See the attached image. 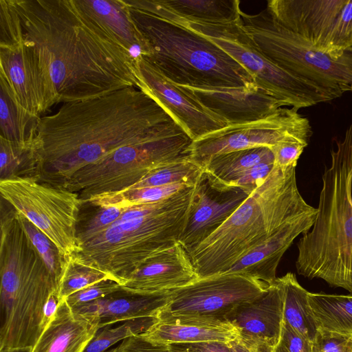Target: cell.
I'll list each match as a JSON object with an SVG mask.
<instances>
[{"mask_svg":"<svg viewBox=\"0 0 352 352\" xmlns=\"http://www.w3.org/2000/svg\"><path fill=\"white\" fill-rule=\"evenodd\" d=\"M182 129L136 87L63 103L55 113L38 120L32 140L36 180L63 187L77 172L120 148Z\"/></svg>","mask_w":352,"mask_h":352,"instance_id":"1","label":"cell"},{"mask_svg":"<svg viewBox=\"0 0 352 352\" xmlns=\"http://www.w3.org/2000/svg\"><path fill=\"white\" fill-rule=\"evenodd\" d=\"M58 103L138 89L136 63L76 0H10Z\"/></svg>","mask_w":352,"mask_h":352,"instance_id":"2","label":"cell"},{"mask_svg":"<svg viewBox=\"0 0 352 352\" xmlns=\"http://www.w3.org/2000/svg\"><path fill=\"white\" fill-rule=\"evenodd\" d=\"M195 185L170 198L131 206L94 232H78V261L108 274L121 286L149 258L177 243L185 226Z\"/></svg>","mask_w":352,"mask_h":352,"instance_id":"3","label":"cell"},{"mask_svg":"<svg viewBox=\"0 0 352 352\" xmlns=\"http://www.w3.org/2000/svg\"><path fill=\"white\" fill-rule=\"evenodd\" d=\"M296 167L274 165L226 221L188 254L199 278L226 272L283 224L314 208L298 190Z\"/></svg>","mask_w":352,"mask_h":352,"instance_id":"4","label":"cell"},{"mask_svg":"<svg viewBox=\"0 0 352 352\" xmlns=\"http://www.w3.org/2000/svg\"><path fill=\"white\" fill-rule=\"evenodd\" d=\"M322 183L314 224L298 243L296 267L352 295V124L331 149Z\"/></svg>","mask_w":352,"mask_h":352,"instance_id":"5","label":"cell"},{"mask_svg":"<svg viewBox=\"0 0 352 352\" xmlns=\"http://www.w3.org/2000/svg\"><path fill=\"white\" fill-rule=\"evenodd\" d=\"M0 349L34 346L43 309L59 284L32 243L16 211L1 210Z\"/></svg>","mask_w":352,"mask_h":352,"instance_id":"6","label":"cell"},{"mask_svg":"<svg viewBox=\"0 0 352 352\" xmlns=\"http://www.w3.org/2000/svg\"><path fill=\"white\" fill-rule=\"evenodd\" d=\"M129 9L151 50L144 58L173 83L194 87L256 83L242 65L208 38L179 23Z\"/></svg>","mask_w":352,"mask_h":352,"instance_id":"7","label":"cell"},{"mask_svg":"<svg viewBox=\"0 0 352 352\" xmlns=\"http://www.w3.org/2000/svg\"><path fill=\"white\" fill-rule=\"evenodd\" d=\"M241 19L258 49L279 67L339 98L352 91V47L333 58L280 25L267 8L256 14L241 11Z\"/></svg>","mask_w":352,"mask_h":352,"instance_id":"8","label":"cell"},{"mask_svg":"<svg viewBox=\"0 0 352 352\" xmlns=\"http://www.w3.org/2000/svg\"><path fill=\"white\" fill-rule=\"evenodd\" d=\"M192 140L184 130L120 148L77 172L63 186L82 201L129 188L153 170L190 157Z\"/></svg>","mask_w":352,"mask_h":352,"instance_id":"9","label":"cell"},{"mask_svg":"<svg viewBox=\"0 0 352 352\" xmlns=\"http://www.w3.org/2000/svg\"><path fill=\"white\" fill-rule=\"evenodd\" d=\"M208 38L224 50L253 77L256 84L286 106L297 110L339 98L311 81L279 67L256 47L241 19L225 24L177 23Z\"/></svg>","mask_w":352,"mask_h":352,"instance_id":"10","label":"cell"},{"mask_svg":"<svg viewBox=\"0 0 352 352\" xmlns=\"http://www.w3.org/2000/svg\"><path fill=\"white\" fill-rule=\"evenodd\" d=\"M1 197L32 223L67 261L81 251L77 221L83 203L78 194L31 178L0 180Z\"/></svg>","mask_w":352,"mask_h":352,"instance_id":"11","label":"cell"},{"mask_svg":"<svg viewBox=\"0 0 352 352\" xmlns=\"http://www.w3.org/2000/svg\"><path fill=\"white\" fill-rule=\"evenodd\" d=\"M267 8L283 27L333 58L352 47V0H270Z\"/></svg>","mask_w":352,"mask_h":352,"instance_id":"12","label":"cell"},{"mask_svg":"<svg viewBox=\"0 0 352 352\" xmlns=\"http://www.w3.org/2000/svg\"><path fill=\"white\" fill-rule=\"evenodd\" d=\"M294 108L282 107L274 114L254 122L228 125L192 141L190 159L202 166L210 157L257 146H272L297 140L309 144L312 135L309 120Z\"/></svg>","mask_w":352,"mask_h":352,"instance_id":"13","label":"cell"},{"mask_svg":"<svg viewBox=\"0 0 352 352\" xmlns=\"http://www.w3.org/2000/svg\"><path fill=\"white\" fill-rule=\"evenodd\" d=\"M270 285L236 273L201 278L170 292L157 318L178 316L225 320L238 305L261 295Z\"/></svg>","mask_w":352,"mask_h":352,"instance_id":"14","label":"cell"},{"mask_svg":"<svg viewBox=\"0 0 352 352\" xmlns=\"http://www.w3.org/2000/svg\"><path fill=\"white\" fill-rule=\"evenodd\" d=\"M250 192L219 182L203 170L195 184L185 226L178 243L189 254L236 210Z\"/></svg>","mask_w":352,"mask_h":352,"instance_id":"15","label":"cell"},{"mask_svg":"<svg viewBox=\"0 0 352 352\" xmlns=\"http://www.w3.org/2000/svg\"><path fill=\"white\" fill-rule=\"evenodd\" d=\"M0 78L7 82L18 104L33 116L41 117L58 103L52 79L24 45L22 30L12 41L0 43Z\"/></svg>","mask_w":352,"mask_h":352,"instance_id":"16","label":"cell"},{"mask_svg":"<svg viewBox=\"0 0 352 352\" xmlns=\"http://www.w3.org/2000/svg\"><path fill=\"white\" fill-rule=\"evenodd\" d=\"M136 69L138 89L159 103L192 141L228 125L144 58L136 63Z\"/></svg>","mask_w":352,"mask_h":352,"instance_id":"17","label":"cell"},{"mask_svg":"<svg viewBox=\"0 0 352 352\" xmlns=\"http://www.w3.org/2000/svg\"><path fill=\"white\" fill-rule=\"evenodd\" d=\"M181 87L228 125L259 120L286 106L256 83L239 87Z\"/></svg>","mask_w":352,"mask_h":352,"instance_id":"18","label":"cell"},{"mask_svg":"<svg viewBox=\"0 0 352 352\" xmlns=\"http://www.w3.org/2000/svg\"><path fill=\"white\" fill-rule=\"evenodd\" d=\"M284 292L279 278L258 297L236 306L226 317L246 346L277 344L283 322Z\"/></svg>","mask_w":352,"mask_h":352,"instance_id":"19","label":"cell"},{"mask_svg":"<svg viewBox=\"0 0 352 352\" xmlns=\"http://www.w3.org/2000/svg\"><path fill=\"white\" fill-rule=\"evenodd\" d=\"M199 279L190 256L177 243L149 258L121 286L140 294H160L184 287Z\"/></svg>","mask_w":352,"mask_h":352,"instance_id":"20","label":"cell"},{"mask_svg":"<svg viewBox=\"0 0 352 352\" xmlns=\"http://www.w3.org/2000/svg\"><path fill=\"white\" fill-rule=\"evenodd\" d=\"M316 214L317 208H314L287 221L226 272L243 274L267 285L272 284L276 279V270L284 253L298 235L311 229Z\"/></svg>","mask_w":352,"mask_h":352,"instance_id":"21","label":"cell"},{"mask_svg":"<svg viewBox=\"0 0 352 352\" xmlns=\"http://www.w3.org/2000/svg\"><path fill=\"white\" fill-rule=\"evenodd\" d=\"M170 292L140 294L121 288L104 298L71 307L76 314L100 329L120 321L157 318L169 301Z\"/></svg>","mask_w":352,"mask_h":352,"instance_id":"22","label":"cell"},{"mask_svg":"<svg viewBox=\"0 0 352 352\" xmlns=\"http://www.w3.org/2000/svg\"><path fill=\"white\" fill-rule=\"evenodd\" d=\"M138 9L175 22L225 24L241 19L238 0H122Z\"/></svg>","mask_w":352,"mask_h":352,"instance_id":"23","label":"cell"},{"mask_svg":"<svg viewBox=\"0 0 352 352\" xmlns=\"http://www.w3.org/2000/svg\"><path fill=\"white\" fill-rule=\"evenodd\" d=\"M157 321L140 334L148 341L160 345L219 341L228 343L239 336L236 329L226 320L169 316Z\"/></svg>","mask_w":352,"mask_h":352,"instance_id":"24","label":"cell"},{"mask_svg":"<svg viewBox=\"0 0 352 352\" xmlns=\"http://www.w3.org/2000/svg\"><path fill=\"white\" fill-rule=\"evenodd\" d=\"M76 1L85 11L98 21L135 63L150 56V46L122 0Z\"/></svg>","mask_w":352,"mask_h":352,"instance_id":"25","label":"cell"},{"mask_svg":"<svg viewBox=\"0 0 352 352\" xmlns=\"http://www.w3.org/2000/svg\"><path fill=\"white\" fill-rule=\"evenodd\" d=\"M99 329L97 325L76 314L66 298L61 299L32 352H85Z\"/></svg>","mask_w":352,"mask_h":352,"instance_id":"26","label":"cell"},{"mask_svg":"<svg viewBox=\"0 0 352 352\" xmlns=\"http://www.w3.org/2000/svg\"><path fill=\"white\" fill-rule=\"evenodd\" d=\"M317 330L352 336V295L308 294Z\"/></svg>","mask_w":352,"mask_h":352,"instance_id":"27","label":"cell"},{"mask_svg":"<svg viewBox=\"0 0 352 352\" xmlns=\"http://www.w3.org/2000/svg\"><path fill=\"white\" fill-rule=\"evenodd\" d=\"M279 279L284 292L283 322L312 342L317 327L309 302V292L299 284L292 272Z\"/></svg>","mask_w":352,"mask_h":352,"instance_id":"28","label":"cell"},{"mask_svg":"<svg viewBox=\"0 0 352 352\" xmlns=\"http://www.w3.org/2000/svg\"><path fill=\"white\" fill-rule=\"evenodd\" d=\"M262 162H274L270 146H257L214 155L202 165L210 175L226 184H230L248 168Z\"/></svg>","mask_w":352,"mask_h":352,"instance_id":"29","label":"cell"},{"mask_svg":"<svg viewBox=\"0 0 352 352\" xmlns=\"http://www.w3.org/2000/svg\"><path fill=\"white\" fill-rule=\"evenodd\" d=\"M40 118L22 109L7 82L0 78V137L18 143L32 141Z\"/></svg>","mask_w":352,"mask_h":352,"instance_id":"30","label":"cell"},{"mask_svg":"<svg viewBox=\"0 0 352 352\" xmlns=\"http://www.w3.org/2000/svg\"><path fill=\"white\" fill-rule=\"evenodd\" d=\"M32 140L18 143L0 137L1 179H35L36 163Z\"/></svg>","mask_w":352,"mask_h":352,"instance_id":"31","label":"cell"},{"mask_svg":"<svg viewBox=\"0 0 352 352\" xmlns=\"http://www.w3.org/2000/svg\"><path fill=\"white\" fill-rule=\"evenodd\" d=\"M203 170L204 168L190 157L185 158L153 170L139 182L122 191L177 183L195 185Z\"/></svg>","mask_w":352,"mask_h":352,"instance_id":"32","label":"cell"},{"mask_svg":"<svg viewBox=\"0 0 352 352\" xmlns=\"http://www.w3.org/2000/svg\"><path fill=\"white\" fill-rule=\"evenodd\" d=\"M106 280H114L103 271L71 256L66 263L60 280L59 297L60 300L67 298L85 287Z\"/></svg>","mask_w":352,"mask_h":352,"instance_id":"33","label":"cell"},{"mask_svg":"<svg viewBox=\"0 0 352 352\" xmlns=\"http://www.w3.org/2000/svg\"><path fill=\"white\" fill-rule=\"evenodd\" d=\"M17 214L32 243L45 263L50 274L60 286L67 261L61 255L57 247L45 234L25 217L18 212Z\"/></svg>","mask_w":352,"mask_h":352,"instance_id":"34","label":"cell"},{"mask_svg":"<svg viewBox=\"0 0 352 352\" xmlns=\"http://www.w3.org/2000/svg\"><path fill=\"white\" fill-rule=\"evenodd\" d=\"M157 321L155 317L137 318L113 329H104L95 335L85 352H104L120 340L144 333Z\"/></svg>","mask_w":352,"mask_h":352,"instance_id":"35","label":"cell"},{"mask_svg":"<svg viewBox=\"0 0 352 352\" xmlns=\"http://www.w3.org/2000/svg\"><path fill=\"white\" fill-rule=\"evenodd\" d=\"M121 288V285L118 282L106 280L85 287L69 296L66 300L72 307L104 298Z\"/></svg>","mask_w":352,"mask_h":352,"instance_id":"36","label":"cell"},{"mask_svg":"<svg viewBox=\"0 0 352 352\" xmlns=\"http://www.w3.org/2000/svg\"><path fill=\"white\" fill-rule=\"evenodd\" d=\"M312 352H352V336L317 330Z\"/></svg>","mask_w":352,"mask_h":352,"instance_id":"37","label":"cell"},{"mask_svg":"<svg viewBox=\"0 0 352 352\" xmlns=\"http://www.w3.org/2000/svg\"><path fill=\"white\" fill-rule=\"evenodd\" d=\"M307 145L300 141L289 140L270 146L274 157V165L279 167L296 166L300 156Z\"/></svg>","mask_w":352,"mask_h":352,"instance_id":"38","label":"cell"},{"mask_svg":"<svg viewBox=\"0 0 352 352\" xmlns=\"http://www.w3.org/2000/svg\"><path fill=\"white\" fill-rule=\"evenodd\" d=\"M274 352H312L311 342L283 322Z\"/></svg>","mask_w":352,"mask_h":352,"instance_id":"39","label":"cell"},{"mask_svg":"<svg viewBox=\"0 0 352 352\" xmlns=\"http://www.w3.org/2000/svg\"><path fill=\"white\" fill-rule=\"evenodd\" d=\"M274 167V162L258 164L241 173L230 184L252 192L263 183Z\"/></svg>","mask_w":352,"mask_h":352,"instance_id":"40","label":"cell"},{"mask_svg":"<svg viewBox=\"0 0 352 352\" xmlns=\"http://www.w3.org/2000/svg\"><path fill=\"white\" fill-rule=\"evenodd\" d=\"M116 352H178L168 345L153 344L141 335L126 338L115 349Z\"/></svg>","mask_w":352,"mask_h":352,"instance_id":"41","label":"cell"},{"mask_svg":"<svg viewBox=\"0 0 352 352\" xmlns=\"http://www.w3.org/2000/svg\"><path fill=\"white\" fill-rule=\"evenodd\" d=\"M101 210L85 226L82 231L78 232L91 233L104 228L120 218L126 208L120 206H109Z\"/></svg>","mask_w":352,"mask_h":352,"instance_id":"42","label":"cell"},{"mask_svg":"<svg viewBox=\"0 0 352 352\" xmlns=\"http://www.w3.org/2000/svg\"><path fill=\"white\" fill-rule=\"evenodd\" d=\"M168 346L178 352H231L228 343L219 341L174 343Z\"/></svg>","mask_w":352,"mask_h":352,"instance_id":"43","label":"cell"},{"mask_svg":"<svg viewBox=\"0 0 352 352\" xmlns=\"http://www.w3.org/2000/svg\"><path fill=\"white\" fill-rule=\"evenodd\" d=\"M60 301V298L59 297L58 292H54L49 296L43 309V316L42 321L43 331L45 329V327L48 324V323L52 320V319L54 316L57 311Z\"/></svg>","mask_w":352,"mask_h":352,"instance_id":"44","label":"cell"},{"mask_svg":"<svg viewBox=\"0 0 352 352\" xmlns=\"http://www.w3.org/2000/svg\"><path fill=\"white\" fill-rule=\"evenodd\" d=\"M231 352H274V348L263 346H246L236 338L228 342Z\"/></svg>","mask_w":352,"mask_h":352,"instance_id":"45","label":"cell"},{"mask_svg":"<svg viewBox=\"0 0 352 352\" xmlns=\"http://www.w3.org/2000/svg\"><path fill=\"white\" fill-rule=\"evenodd\" d=\"M32 346L9 347L0 349V352H32Z\"/></svg>","mask_w":352,"mask_h":352,"instance_id":"46","label":"cell"},{"mask_svg":"<svg viewBox=\"0 0 352 352\" xmlns=\"http://www.w3.org/2000/svg\"><path fill=\"white\" fill-rule=\"evenodd\" d=\"M108 352H116L115 349L111 351H108Z\"/></svg>","mask_w":352,"mask_h":352,"instance_id":"47","label":"cell"}]
</instances>
